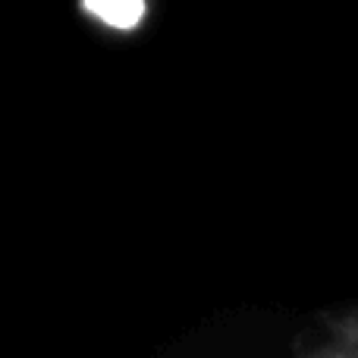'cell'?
<instances>
[{
	"label": "cell",
	"instance_id": "1",
	"mask_svg": "<svg viewBox=\"0 0 358 358\" xmlns=\"http://www.w3.org/2000/svg\"><path fill=\"white\" fill-rule=\"evenodd\" d=\"M82 3L113 29H136L145 16V0H82Z\"/></svg>",
	"mask_w": 358,
	"mask_h": 358
}]
</instances>
